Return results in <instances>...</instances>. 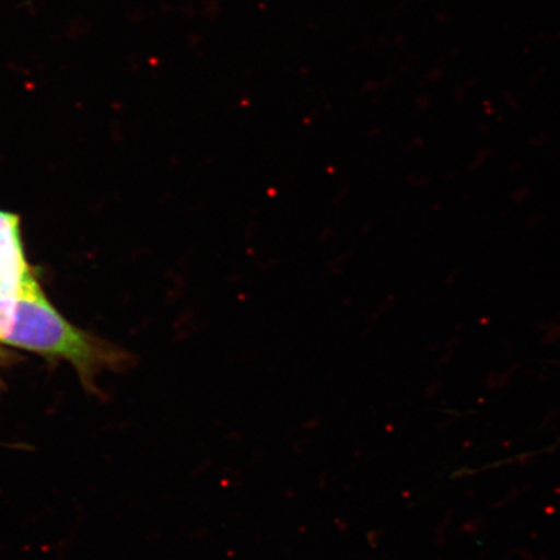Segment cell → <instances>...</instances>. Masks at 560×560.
I'll use <instances>...</instances> for the list:
<instances>
[{
	"label": "cell",
	"mask_w": 560,
	"mask_h": 560,
	"mask_svg": "<svg viewBox=\"0 0 560 560\" xmlns=\"http://www.w3.org/2000/svg\"><path fill=\"white\" fill-rule=\"evenodd\" d=\"M0 342L70 363L91 392L102 370L125 360L122 352L62 317L34 276L15 293L0 296Z\"/></svg>",
	"instance_id": "cell-1"
},
{
	"label": "cell",
	"mask_w": 560,
	"mask_h": 560,
	"mask_svg": "<svg viewBox=\"0 0 560 560\" xmlns=\"http://www.w3.org/2000/svg\"><path fill=\"white\" fill-rule=\"evenodd\" d=\"M33 277L21 240L18 215L0 212V296L15 293Z\"/></svg>",
	"instance_id": "cell-2"
}]
</instances>
